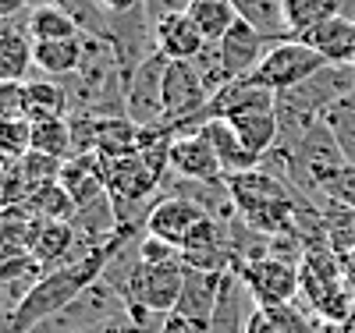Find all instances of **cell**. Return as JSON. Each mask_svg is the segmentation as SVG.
<instances>
[{"mask_svg":"<svg viewBox=\"0 0 355 333\" xmlns=\"http://www.w3.org/2000/svg\"><path fill=\"white\" fill-rule=\"evenodd\" d=\"M199 132H202L206 138H210L214 153H217V160H220V167H224V177H239V174L256 170V167L263 163L259 156H252L249 149L242 145V138L234 135V128L227 125L224 117H210Z\"/></svg>","mask_w":355,"mask_h":333,"instance_id":"cell-17","label":"cell"},{"mask_svg":"<svg viewBox=\"0 0 355 333\" xmlns=\"http://www.w3.org/2000/svg\"><path fill=\"white\" fill-rule=\"evenodd\" d=\"M270 156V153H266ZM284 160V174H288V185H295V192H302L306 199L316 202V192L320 185L327 181L338 167H345V153L341 145L334 142L331 128L323 125V120H316V125L295 142L288 153H277Z\"/></svg>","mask_w":355,"mask_h":333,"instance_id":"cell-3","label":"cell"},{"mask_svg":"<svg viewBox=\"0 0 355 333\" xmlns=\"http://www.w3.org/2000/svg\"><path fill=\"white\" fill-rule=\"evenodd\" d=\"M334 15H338V0H284V21L295 39H302L306 33H313L316 25H323Z\"/></svg>","mask_w":355,"mask_h":333,"instance_id":"cell-29","label":"cell"},{"mask_svg":"<svg viewBox=\"0 0 355 333\" xmlns=\"http://www.w3.org/2000/svg\"><path fill=\"white\" fill-rule=\"evenodd\" d=\"M160 333H199L189 319H182L178 312H171V316H164V323H160Z\"/></svg>","mask_w":355,"mask_h":333,"instance_id":"cell-37","label":"cell"},{"mask_svg":"<svg viewBox=\"0 0 355 333\" xmlns=\"http://www.w3.org/2000/svg\"><path fill=\"white\" fill-rule=\"evenodd\" d=\"M28 8H33V0H0V25L25 18V15H28Z\"/></svg>","mask_w":355,"mask_h":333,"instance_id":"cell-36","label":"cell"},{"mask_svg":"<svg viewBox=\"0 0 355 333\" xmlns=\"http://www.w3.org/2000/svg\"><path fill=\"white\" fill-rule=\"evenodd\" d=\"M33 153L53 156L68 163L75 156V135H71V120L68 117H53V120H36L33 125Z\"/></svg>","mask_w":355,"mask_h":333,"instance_id":"cell-27","label":"cell"},{"mask_svg":"<svg viewBox=\"0 0 355 333\" xmlns=\"http://www.w3.org/2000/svg\"><path fill=\"white\" fill-rule=\"evenodd\" d=\"M189 18L199 25L202 39L217 46L234 28V21H239V8H234V0H192Z\"/></svg>","mask_w":355,"mask_h":333,"instance_id":"cell-25","label":"cell"},{"mask_svg":"<svg viewBox=\"0 0 355 333\" xmlns=\"http://www.w3.org/2000/svg\"><path fill=\"white\" fill-rule=\"evenodd\" d=\"M355 93V64H323L313 78H306L302 85L288 89V93H277V103L299 110L306 117H323V110L334 107L338 100Z\"/></svg>","mask_w":355,"mask_h":333,"instance_id":"cell-7","label":"cell"},{"mask_svg":"<svg viewBox=\"0 0 355 333\" xmlns=\"http://www.w3.org/2000/svg\"><path fill=\"white\" fill-rule=\"evenodd\" d=\"M33 153V120H0V160H21Z\"/></svg>","mask_w":355,"mask_h":333,"instance_id":"cell-31","label":"cell"},{"mask_svg":"<svg viewBox=\"0 0 355 333\" xmlns=\"http://www.w3.org/2000/svg\"><path fill=\"white\" fill-rule=\"evenodd\" d=\"M61 185L75 199V209L96 202L100 195H107V160L100 153H78V156H71L64 163V170H61Z\"/></svg>","mask_w":355,"mask_h":333,"instance_id":"cell-16","label":"cell"},{"mask_svg":"<svg viewBox=\"0 0 355 333\" xmlns=\"http://www.w3.org/2000/svg\"><path fill=\"white\" fill-rule=\"evenodd\" d=\"M21 209L36 220H71L75 217V199L68 195V188L61 185V181H53V185L36 188L21 202Z\"/></svg>","mask_w":355,"mask_h":333,"instance_id":"cell-28","label":"cell"},{"mask_svg":"<svg viewBox=\"0 0 355 333\" xmlns=\"http://www.w3.org/2000/svg\"><path fill=\"white\" fill-rule=\"evenodd\" d=\"M139 149V125L121 114V117H100L96 120V135H93V153H100L103 160H117L128 156Z\"/></svg>","mask_w":355,"mask_h":333,"instance_id":"cell-23","label":"cell"},{"mask_svg":"<svg viewBox=\"0 0 355 333\" xmlns=\"http://www.w3.org/2000/svg\"><path fill=\"white\" fill-rule=\"evenodd\" d=\"M316 206H320V217H323V237H327V245L341 259H348L355 252V209L327 202V199H320Z\"/></svg>","mask_w":355,"mask_h":333,"instance_id":"cell-26","label":"cell"},{"mask_svg":"<svg viewBox=\"0 0 355 333\" xmlns=\"http://www.w3.org/2000/svg\"><path fill=\"white\" fill-rule=\"evenodd\" d=\"M185 287V262L182 255L167 262H135L132 277L121 287L128 309H146L153 316H171L178 309V298Z\"/></svg>","mask_w":355,"mask_h":333,"instance_id":"cell-4","label":"cell"},{"mask_svg":"<svg viewBox=\"0 0 355 333\" xmlns=\"http://www.w3.org/2000/svg\"><path fill=\"white\" fill-rule=\"evenodd\" d=\"M36 78V39L25 18L0 28V82H28Z\"/></svg>","mask_w":355,"mask_h":333,"instance_id":"cell-15","label":"cell"},{"mask_svg":"<svg viewBox=\"0 0 355 333\" xmlns=\"http://www.w3.org/2000/svg\"><path fill=\"white\" fill-rule=\"evenodd\" d=\"M320 199H327V202H338V206H348V209H355V167L352 163H345V167H338L327 181L320 185V192H316V202Z\"/></svg>","mask_w":355,"mask_h":333,"instance_id":"cell-32","label":"cell"},{"mask_svg":"<svg viewBox=\"0 0 355 333\" xmlns=\"http://www.w3.org/2000/svg\"><path fill=\"white\" fill-rule=\"evenodd\" d=\"M171 60L157 50L150 60L125 78V117L139 128H150L157 120H164V75Z\"/></svg>","mask_w":355,"mask_h":333,"instance_id":"cell-8","label":"cell"},{"mask_svg":"<svg viewBox=\"0 0 355 333\" xmlns=\"http://www.w3.org/2000/svg\"><path fill=\"white\" fill-rule=\"evenodd\" d=\"M85 60V36L78 39H53V43H36V75L64 82L82 71Z\"/></svg>","mask_w":355,"mask_h":333,"instance_id":"cell-19","label":"cell"},{"mask_svg":"<svg viewBox=\"0 0 355 333\" xmlns=\"http://www.w3.org/2000/svg\"><path fill=\"white\" fill-rule=\"evenodd\" d=\"M231 202L239 209V217L259 231L263 237H284L295 234V220H299L302 192H295L288 181L274 170H266L263 163L256 170H245L239 177H227Z\"/></svg>","mask_w":355,"mask_h":333,"instance_id":"cell-1","label":"cell"},{"mask_svg":"<svg viewBox=\"0 0 355 333\" xmlns=\"http://www.w3.org/2000/svg\"><path fill=\"white\" fill-rule=\"evenodd\" d=\"M323 64H331L320 50H313L309 43L302 39H284V43H274L266 50L263 64L249 75L256 85L270 89V93H288V89L302 85L306 78H313Z\"/></svg>","mask_w":355,"mask_h":333,"instance_id":"cell-5","label":"cell"},{"mask_svg":"<svg viewBox=\"0 0 355 333\" xmlns=\"http://www.w3.org/2000/svg\"><path fill=\"white\" fill-rule=\"evenodd\" d=\"M320 120L331 128V135H334V142L341 145L345 160L355 167V93L345 96V100H338L334 107H327Z\"/></svg>","mask_w":355,"mask_h":333,"instance_id":"cell-30","label":"cell"},{"mask_svg":"<svg viewBox=\"0 0 355 333\" xmlns=\"http://www.w3.org/2000/svg\"><path fill=\"white\" fill-rule=\"evenodd\" d=\"M178 255L182 252L174 245H167V241H160V237H150V234L139 237V259L142 262H167V259H178Z\"/></svg>","mask_w":355,"mask_h":333,"instance_id":"cell-35","label":"cell"},{"mask_svg":"<svg viewBox=\"0 0 355 333\" xmlns=\"http://www.w3.org/2000/svg\"><path fill=\"white\" fill-rule=\"evenodd\" d=\"M206 217H210V213H206L199 202L167 192V195H160V199L153 202L150 217H146V231H142V234L160 237V241H167V245H174L178 252H182V245L189 241V234H192Z\"/></svg>","mask_w":355,"mask_h":333,"instance_id":"cell-10","label":"cell"},{"mask_svg":"<svg viewBox=\"0 0 355 333\" xmlns=\"http://www.w3.org/2000/svg\"><path fill=\"white\" fill-rule=\"evenodd\" d=\"M338 15L348 18V21L355 25V0H338Z\"/></svg>","mask_w":355,"mask_h":333,"instance_id":"cell-39","label":"cell"},{"mask_svg":"<svg viewBox=\"0 0 355 333\" xmlns=\"http://www.w3.org/2000/svg\"><path fill=\"white\" fill-rule=\"evenodd\" d=\"M256 309L259 305H256L252 291L245 287V280L239 277V269H227L220 280V298H217V309H214V319L206 326V333H245Z\"/></svg>","mask_w":355,"mask_h":333,"instance_id":"cell-13","label":"cell"},{"mask_svg":"<svg viewBox=\"0 0 355 333\" xmlns=\"http://www.w3.org/2000/svg\"><path fill=\"white\" fill-rule=\"evenodd\" d=\"M220 280H224V273H206V269L185 266V287H182V298H178L174 312L189 319L199 333H206V326L214 319L217 298H220Z\"/></svg>","mask_w":355,"mask_h":333,"instance_id":"cell-14","label":"cell"},{"mask_svg":"<svg viewBox=\"0 0 355 333\" xmlns=\"http://www.w3.org/2000/svg\"><path fill=\"white\" fill-rule=\"evenodd\" d=\"M121 323V319H117ZM117 323H110V326H100V330H75V333H117Z\"/></svg>","mask_w":355,"mask_h":333,"instance_id":"cell-41","label":"cell"},{"mask_svg":"<svg viewBox=\"0 0 355 333\" xmlns=\"http://www.w3.org/2000/svg\"><path fill=\"white\" fill-rule=\"evenodd\" d=\"M234 8H239L242 21H249L256 33H263L270 43L295 39L288 33V21H284V0H234Z\"/></svg>","mask_w":355,"mask_h":333,"instance_id":"cell-24","label":"cell"},{"mask_svg":"<svg viewBox=\"0 0 355 333\" xmlns=\"http://www.w3.org/2000/svg\"><path fill=\"white\" fill-rule=\"evenodd\" d=\"M153 33H157V50L167 60H196L206 46H210V43L202 39L199 25L189 18V11L185 15H174V18L160 21V25H153Z\"/></svg>","mask_w":355,"mask_h":333,"instance_id":"cell-18","label":"cell"},{"mask_svg":"<svg viewBox=\"0 0 355 333\" xmlns=\"http://www.w3.org/2000/svg\"><path fill=\"white\" fill-rule=\"evenodd\" d=\"M171 174L182 177V181H202V185L227 181L210 138H206L202 132H189V135L174 138V145H171Z\"/></svg>","mask_w":355,"mask_h":333,"instance_id":"cell-11","label":"cell"},{"mask_svg":"<svg viewBox=\"0 0 355 333\" xmlns=\"http://www.w3.org/2000/svg\"><path fill=\"white\" fill-rule=\"evenodd\" d=\"M302 43L320 50L327 60H334V64H352V57H355V25L348 18L334 15L323 25H316L313 33H306Z\"/></svg>","mask_w":355,"mask_h":333,"instance_id":"cell-20","label":"cell"},{"mask_svg":"<svg viewBox=\"0 0 355 333\" xmlns=\"http://www.w3.org/2000/svg\"><path fill=\"white\" fill-rule=\"evenodd\" d=\"M189 8H192V0H142V11L153 25H160V21H167L174 15H185Z\"/></svg>","mask_w":355,"mask_h":333,"instance_id":"cell-34","label":"cell"},{"mask_svg":"<svg viewBox=\"0 0 355 333\" xmlns=\"http://www.w3.org/2000/svg\"><path fill=\"white\" fill-rule=\"evenodd\" d=\"M239 277L245 280V287L252 291L259 309H288L291 298L302 287V266L284 262L277 255H263V259H245L234 266Z\"/></svg>","mask_w":355,"mask_h":333,"instance_id":"cell-6","label":"cell"},{"mask_svg":"<svg viewBox=\"0 0 355 333\" xmlns=\"http://www.w3.org/2000/svg\"><path fill=\"white\" fill-rule=\"evenodd\" d=\"M139 4H142V0H100V8L110 11V15H128V11H135Z\"/></svg>","mask_w":355,"mask_h":333,"instance_id":"cell-38","label":"cell"},{"mask_svg":"<svg viewBox=\"0 0 355 333\" xmlns=\"http://www.w3.org/2000/svg\"><path fill=\"white\" fill-rule=\"evenodd\" d=\"M25 25H28V33H33L36 43L78 39V36H82V28L75 25V18H71L61 4H53V0H43V4H33V8H28Z\"/></svg>","mask_w":355,"mask_h":333,"instance_id":"cell-22","label":"cell"},{"mask_svg":"<svg viewBox=\"0 0 355 333\" xmlns=\"http://www.w3.org/2000/svg\"><path fill=\"white\" fill-rule=\"evenodd\" d=\"M210 89L199 78L192 60H171L164 75V120L182 132L189 120H196L206 107H210Z\"/></svg>","mask_w":355,"mask_h":333,"instance_id":"cell-9","label":"cell"},{"mask_svg":"<svg viewBox=\"0 0 355 333\" xmlns=\"http://www.w3.org/2000/svg\"><path fill=\"white\" fill-rule=\"evenodd\" d=\"M0 120H28L21 82H0Z\"/></svg>","mask_w":355,"mask_h":333,"instance_id":"cell-33","label":"cell"},{"mask_svg":"<svg viewBox=\"0 0 355 333\" xmlns=\"http://www.w3.org/2000/svg\"><path fill=\"white\" fill-rule=\"evenodd\" d=\"M274 43L266 39L263 33H256V28L249 21H234V28L217 43V53H220V64L227 71V78H249L259 64H263V57L266 50H270Z\"/></svg>","mask_w":355,"mask_h":333,"instance_id":"cell-12","label":"cell"},{"mask_svg":"<svg viewBox=\"0 0 355 333\" xmlns=\"http://www.w3.org/2000/svg\"><path fill=\"white\" fill-rule=\"evenodd\" d=\"M25 114L28 120H53V117H68L71 114V100H68V89L64 82H53V78H28L25 82Z\"/></svg>","mask_w":355,"mask_h":333,"instance_id":"cell-21","label":"cell"},{"mask_svg":"<svg viewBox=\"0 0 355 333\" xmlns=\"http://www.w3.org/2000/svg\"><path fill=\"white\" fill-rule=\"evenodd\" d=\"M206 117H224L252 156H266L277 145V93L252 78H234L206 107Z\"/></svg>","mask_w":355,"mask_h":333,"instance_id":"cell-2","label":"cell"},{"mask_svg":"<svg viewBox=\"0 0 355 333\" xmlns=\"http://www.w3.org/2000/svg\"><path fill=\"white\" fill-rule=\"evenodd\" d=\"M345 262V280H348V287L355 291V252L348 255V259H341Z\"/></svg>","mask_w":355,"mask_h":333,"instance_id":"cell-40","label":"cell"}]
</instances>
